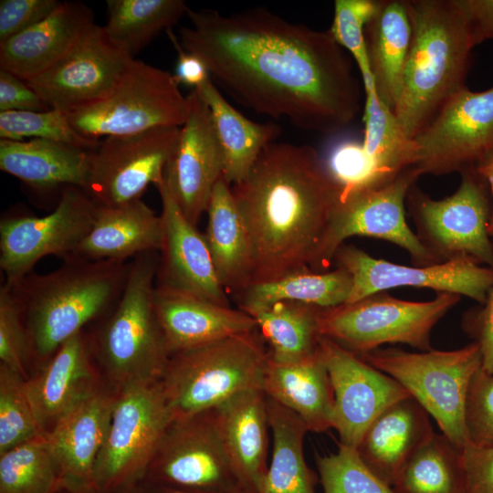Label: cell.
<instances>
[{
    "instance_id": "ba28073f",
    "label": "cell",
    "mask_w": 493,
    "mask_h": 493,
    "mask_svg": "<svg viewBox=\"0 0 493 493\" xmlns=\"http://www.w3.org/2000/svg\"><path fill=\"white\" fill-rule=\"evenodd\" d=\"M441 292L428 301H410L385 291L360 300L323 309L320 335L362 355L384 344H407L420 351L431 350V332L437 322L460 300Z\"/></svg>"
},
{
    "instance_id": "7402d4cb",
    "label": "cell",
    "mask_w": 493,
    "mask_h": 493,
    "mask_svg": "<svg viewBox=\"0 0 493 493\" xmlns=\"http://www.w3.org/2000/svg\"><path fill=\"white\" fill-rule=\"evenodd\" d=\"M117 396L118 391L101 385L47 433L65 491L98 493L93 483L94 467L110 428Z\"/></svg>"
},
{
    "instance_id": "277c9868",
    "label": "cell",
    "mask_w": 493,
    "mask_h": 493,
    "mask_svg": "<svg viewBox=\"0 0 493 493\" xmlns=\"http://www.w3.org/2000/svg\"><path fill=\"white\" fill-rule=\"evenodd\" d=\"M413 39L394 111L413 140L461 88L476 47L456 0H408Z\"/></svg>"
},
{
    "instance_id": "74e56055",
    "label": "cell",
    "mask_w": 493,
    "mask_h": 493,
    "mask_svg": "<svg viewBox=\"0 0 493 493\" xmlns=\"http://www.w3.org/2000/svg\"><path fill=\"white\" fill-rule=\"evenodd\" d=\"M108 21L103 26L109 37L134 54L162 31L172 29L189 9L182 0H108Z\"/></svg>"
},
{
    "instance_id": "1f68e13d",
    "label": "cell",
    "mask_w": 493,
    "mask_h": 493,
    "mask_svg": "<svg viewBox=\"0 0 493 493\" xmlns=\"http://www.w3.org/2000/svg\"><path fill=\"white\" fill-rule=\"evenodd\" d=\"M89 151L42 140L0 141V169L37 190L86 185Z\"/></svg>"
},
{
    "instance_id": "7c38bea8",
    "label": "cell",
    "mask_w": 493,
    "mask_h": 493,
    "mask_svg": "<svg viewBox=\"0 0 493 493\" xmlns=\"http://www.w3.org/2000/svg\"><path fill=\"white\" fill-rule=\"evenodd\" d=\"M460 173L458 188L444 199L431 198L415 184L411 187L406 202L415 234L436 263L467 260L493 268L488 184L477 167Z\"/></svg>"
},
{
    "instance_id": "d4e9b609",
    "label": "cell",
    "mask_w": 493,
    "mask_h": 493,
    "mask_svg": "<svg viewBox=\"0 0 493 493\" xmlns=\"http://www.w3.org/2000/svg\"><path fill=\"white\" fill-rule=\"evenodd\" d=\"M95 25L84 3L62 2L42 22L0 43V69L29 79L57 63Z\"/></svg>"
},
{
    "instance_id": "e0dca14e",
    "label": "cell",
    "mask_w": 493,
    "mask_h": 493,
    "mask_svg": "<svg viewBox=\"0 0 493 493\" xmlns=\"http://www.w3.org/2000/svg\"><path fill=\"white\" fill-rule=\"evenodd\" d=\"M133 59L95 25L57 63L25 81L50 109L68 112L105 97Z\"/></svg>"
},
{
    "instance_id": "ee69618b",
    "label": "cell",
    "mask_w": 493,
    "mask_h": 493,
    "mask_svg": "<svg viewBox=\"0 0 493 493\" xmlns=\"http://www.w3.org/2000/svg\"><path fill=\"white\" fill-rule=\"evenodd\" d=\"M380 3L381 0H335L333 20L329 29L334 40L356 62L363 89L374 86L368 59L365 27Z\"/></svg>"
},
{
    "instance_id": "7a4b0ae2",
    "label": "cell",
    "mask_w": 493,
    "mask_h": 493,
    "mask_svg": "<svg viewBox=\"0 0 493 493\" xmlns=\"http://www.w3.org/2000/svg\"><path fill=\"white\" fill-rule=\"evenodd\" d=\"M231 190L252 245L251 284L311 270L341 191L319 152L272 142Z\"/></svg>"
},
{
    "instance_id": "4fadbf2b",
    "label": "cell",
    "mask_w": 493,
    "mask_h": 493,
    "mask_svg": "<svg viewBox=\"0 0 493 493\" xmlns=\"http://www.w3.org/2000/svg\"><path fill=\"white\" fill-rule=\"evenodd\" d=\"M144 480L198 493H249L226 452L213 409L172 421Z\"/></svg>"
},
{
    "instance_id": "f907efd6",
    "label": "cell",
    "mask_w": 493,
    "mask_h": 493,
    "mask_svg": "<svg viewBox=\"0 0 493 493\" xmlns=\"http://www.w3.org/2000/svg\"><path fill=\"white\" fill-rule=\"evenodd\" d=\"M48 110L51 109L25 80L0 69V111Z\"/></svg>"
},
{
    "instance_id": "6f0895ef",
    "label": "cell",
    "mask_w": 493,
    "mask_h": 493,
    "mask_svg": "<svg viewBox=\"0 0 493 493\" xmlns=\"http://www.w3.org/2000/svg\"><path fill=\"white\" fill-rule=\"evenodd\" d=\"M60 493H70V492H68V491L63 490V491H61Z\"/></svg>"
},
{
    "instance_id": "11a10c76",
    "label": "cell",
    "mask_w": 493,
    "mask_h": 493,
    "mask_svg": "<svg viewBox=\"0 0 493 493\" xmlns=\"http://www.w3.org/2000/svg\"><path fill=\"white\" fill-rule=\"evenodd\" d=\"M477 170L486 180L492 198V211L488 223V233L493 236V152L477 165Z\"/></svg>"
},
{
    "instance_id": "db71d44e",
    "label": "cell",
    "mask_w": 493,
    "mask_h": 493,
    "mask_svg": "<svg viewBox=\"0 0 493 493\" xmlns=\"http://www.w3.org/2000/svg\"><path fill=\"white\" fill-rule=\"evenodd\" d=\"M478 328L482 370L493 375V285L488 294Z\"/></svg>"
},
{
    "instance_id": "f546056e",
    "label": "cell",
    "mask_w": 493,
    "mask_h": 493,
    "mask_svg": "<svg viewBox=\"0 0 493 493\" xmlns=\"http://www.w3.org/2000/svg\"><path fill=\"white\" fill-rule=\"evenodd\" d=\"M206 214L205 236L216 275L227 295L235 297L252 283L254 256L231 185L223 177L212 192Z\"/></svg>"
},
{
    "instance_id": "4316f807",
    "label": "cell",
    "mask_w": 493,
    "mask_h": 493,
    "mask_svg": "<svg viewBox=\"0 0 493 493\" xmlns=\"http://www.w3.org/2000/svg\"><path fill=\"white\" fill-rule=\"evenodd\" d=\"M163 236L161 215L142 198L115 206L98 205L89 232L66 258L126 261L142 253L159 252Z\"/></svg>"
},
{
    "instance_id": "d6986e66",
    "label": "cell",
    "mask_w": 493,
    "mask_h": 493,
    "mask_svg": "<svg viewBox=\"0 0 493 493\" xmlns=\"http://www.w3.org/2000/svg\"><path fill=\"white\" fill-rule=\"evenodd\" d=\"M319 351L333 392L332 428L340 444L356 448L383 411L410 395L391 376L326 337L320 336Z\"/></svg>"
},
{
    "instance_id": "52a82bcc",
    "label": "cell",
    "mask_w": 493,
    "mask_h": 493,
    "mask_svg": "<svg viewBox=\"0 0 493 493\" xmlns=\"http://www.w3.org/2000/svg\"><path fill=\"white\" fill-rule=\"evenodd\" d=\"M359 356L402 385L457 448L467 445V400L482 366L477 342L452 351L379 348Z\"/></svg>"
},
{
    "instance_id": "cb8c5ba5",
    "label": "cell",
    "mask_w": 493,
    "mask_h": 493,
    "mask_svg": "<svg viewBox=\"0 0 493 493\" xmlns=\"http://www.w3.org/2000/svg\"><path fill=\"white\" fill-rule=\"evenodd\" d=\"M153 305L170 355L257 330L240 309L163 286L155 285Z\"/></svg>"
},
{
    "instance_id": "f1b7e54d",
    "label": "cell",
    "mask_w": 493,
    "mask_h": 493,
    "mask_svg": "<svg viewBox=\"0 0 493 493\" xmlns=\"http://www.w3.org/2000/svg\"><path fill=\"white\" fill-rule=\"evenodd\" d=\"M265 394L297 414L309 432L332 428L333 392L328 370L318 350L292 363H267L263 378Z\"/></svg>"
},
{
    "instance_id": "2e32d148",
    "label": "cell",
    "mask_w": 493,
    "mask_h": 493,
    "mask_svg": "<svg viewBox=\"0 0 493 493\" xmlns=\"http://www.w3.org/2000/svg\"><path fill=\"white\" fill-rule=\"evenodd\" d=\"M180 127H156L139 133L105 137L89 151L84 192L99 206L139 199L159 184L178 142Z\"/></svg>"
},
{
    "instance_id": "ac0fdd59",
    "label": "cell",
    "mask_w": 493,
    "mask_h": 493,
    "mask_svg": "<svg viewBox=\"0 0 493 493\" xmlns=\"http://www.w3.org/2000/svg\"><path fill=\"white\" fill-rule=\"evenodd\" d=\"M333 260L352 278L346 303L404 286L454 293L485 303L493 285V268L467 260L409 267L375 258L345 244L336 251Z\"/></svg>"
},
{
    "instance_id": "5b68a950",
    "label": "cell",
    "mask_w": 493,
    "mask_h": 493,
    "mask_svg": "<svg viewBox=\"0 0 493 493\" xmlns=\"http://www.w3.org/2000/svg\"><path fill=\"white\" fill-rule=\"evenodd\" d=\"M158 262L155 251L133 257L118 301L89 334L94 360L116 391L159 382L171 356L153 305Z\"/></svg>"
},
{
    "instance_id": "ab89813d",
    "label": "cell",
    "mask_w": 493,
    "mask_h": 493,
    "mask_svg": "<svg viewBox=\"0 0 493 493\" xmlns=\"http://www.w3.org/2000/svg\"><path fill=\"white\" fill-rule=\"evenodd\" d=\"M63 490L59 468L46 435L0 454V493H60Z\"/></svg>"
},
{
    "instance_id": "816d5d0a",
    "label": "cell",
    "mask_w": 493,
    "mask_h": 493,
    "mask_svg": "<svg viewBox=\"0 0 493 493\" xmlns=\"http://www.w3.org/2000/svg\"><path fill=\"white\" fill-rule=\"evenodd\" d=\"M475 46L493 40V0H456Z\"/></svg>"
},
{
    "instance_id": "f35d334b",
    "label": "cell",
    "mask_w": 493,
    "mask_h": 493,
    "mask_svg": "<svg viewBox=\"0 0 493 493\" xmlns=\"http://www.w3.org/2000/svg\"><path fill=\"white\" fill-rule=\"evenodd\" d=\"M363 148L377 169L393 176L412 167L414 144L404 133L395 114L378 97L374 87L364 89Z\"/></svg>"
},
{
    "instance_id": "f5cc1de1",
    "label": "cell",
    "mask_w": 493,
    "mask_h": 493,
    "mask_svg": "<svg viewBox=\"0 0 493 493\" xmlns=\"http://www.w3.org/2000/svg\"><path fill=\"white\" fill-rule=\"evenodd\" d=\"M166 33L177 53V63L173 75L175 79L179 84L189 85L194 89L198 88L211 78L205 64L196 55L185 50L181 46L178 37L172 29H168Z\"/></svg>"
},
{
    "instance_id": "3957f363",
    "label": "cell",
    "mask_w": 493,
    "mask_h": 493,
    "mask_svg": "<svg viewBox=\"0 0 493 493\" xmlns=\"http://www.w3.org/2000/svg\"><path fill=\"white\" fill-rule=\"evenodd\" d=\"M129 266L69 257L56 270L29 273L8 285L21 309L31 358L45 363L86 324L105 316L123 290Z\"/></svg>"
},
{
    "instance_id": "9a60e30c",
    "label": "cell",
    "mask_w": 493,
    "mask_h": 493,
    "mask_svg": "<svg viewBox=\"0 0 493 493\" xmlns=\"http://www.w3.org/2000/svg\"><path fill=\"white\" fill-rule=\"evenodd\" d=\"M98 205L83 189H62L55 209L47 215H9L0 221V268L7 285L31 273L47 256L68 257L89 232Z\"/></svg>"
},
{
    "instance_id": "60d3db41",
    "label": "cell",
    "mask_w": 493,
    "mask_h": 493,
    "mask_svg": "<svg viewBox=\"0 0 493 493\" xmlns=\"http://www.w3.org/2000/svg\"><path fill=\"white\" fill-rule=\"evenodd\" d=\"M26 378L0 363V454L45 436L26 389Z\"/></svg>"
},
{
    "instance_id": "7bdbcfd3",
    "label": "cell",
    "mask_w": 493,
    "mask_h": 493,
    "mask_svg": "<svg viewBox=\"0 0 493 493\" xmlns=\"http://www.w3.org/2000/svg\"><path fill=\"white\" fill-rule=\"evenodd\" d=\"M323 493H396L362 460L355 448L338 444V450L315 456Z\"/></svg>"
},
{
    "instance_id": "44dd1931",
    "label": "cell",
    "mask_w": 493,
    "mask_h": 493,
    "mask_svg": "<svg viewBox=\"0 0 493 493\" xmlns=\"http://www.w3.org/2000/svg\"><path fill=\"white\" fill-rule=\"evenodd\" d=\"M162 203L163 244L156 285L230 306L216 275L205 234L184 215L164 179L157 184Z\"/></svg>"
},
{
    "instance_id": "8d00e7d4",
    "label": "cell",
    "mask_w": 493,
    "mask_h": 493,
    "mask_svg": "<svg viewBox=\"0 0 493 493\" xmlns=\"http://www.w3.org/2000/svg\"><path fill=\"white\" fill-rule=\"evenodd\" d=\"M393 488L396 493H466L462 450L434 433L403 466Z\"/></svg>"
},
{
    "instance_id": "30bf717a",
    "label": "cell",
    "mask_w": 493,
    "mask_h": 493,
    "mask_svg": "<svg viewBox=\"0 0 493 493\" xmlns=\"http://www.w3.org/2000/svg\"><path fill=\"white\" fill-rule=\"evenodd\" d=\"M419 177L414 167H408L379 183L341 187L311 271H326L336 251L353 236L395 244L409 253L414 266L438 264L405 219L406 197Z\"/></svg>"
},
{
    "instance_id": "6da1fadb",
    "label": "cell",
    "mask_w": 493,
    "mask_h": 493,
    "mask_svg": "<svg viewBox=\"0 0 493 493\" xmlns=\"http://www.w3.org/2000/svg\"><path fill=\"white\" fill-rule=\"evenodd\" d=\"M186 16L181 46L246 107L324 133L347 128L359 114V79L329 29H312L261 7L231 15L189 8Z\"/></svg>"
},
{
    "instance_id": "4dcf8cb0",
    "label": "cell",
    "mask_w": 493,
    "mask_h": 493,
    "mask_svg": "<svg viewBox=\"0 0 493 493\" xmlns=\"http://www.w3.org/2000/svg\"><path fill=\"white\" fill-rule=\"evenodd\" d=\"M413 39L408 0H381L365 27L371 74L379 99L394 113Z\"/></svg>"
},
{
    "instance_id": "f6af8a7d",
    "label": "cell",
    "mask_w": 493,
    "mask_h": 493,
    "mask_svg": "<svg viewBox=\"0 0 493 493\" xmlns=\"http://www.w3.org/2000/svg\"><path fill=\"white\" fill-rule=\"evenodd\" d=\"M31 349L21 309L11 288H0V361L26 378Z\"/></svg>"
},
{
    "instance_id": "681fc988",
    "label": "cell",
    "mask_w": 493,
    "mask_h": 493,
    "mask_svg": "<svg viewBox=\"0 0 493 493\" xmlns=\"http://www.w3.org/2000/svg\"><path fill=\"white\" fill-rule=\"evenodd\" d=\"M462 462L466 493H493V445L468 442Z\"/></svg>"
},
{
    "instance_id": "484cf974",
    "label": "cell",
    "mask_w": 493,
    "mask_h": 493,
    "mask_svg": "<svg viewBox=\"0 0 493 493\" xmlns=\"http://www.w3.org/2000/svg\"><path fill=\"white\" fill-rule=\"evenodd\" d=\"M212 409L228 457L249 493H259L268 467L270 432L264 391L240 392Z\"/></svg>"
},
{
    "instance_id": "83f0119b",
    "label": "cell",
    "mask_w": 493,
    "mask_h": 493,
    "mask_svg": "<svg viewBox=\"0 0 493 493\" xmlns=\"http://www.w3.org/2000/svg\"><path fill=\"white\" fill-rule=\"evenodd\" d=\"M430 418L413 397L403 398L372 422L355 449L393 487L403 466L435 433Z\"/></svg>"
},
{
    "instance_id": "836d02e7",
    "label": "cell",
    "mask_w": 493,
    "mask_h": 493,
    "mask_svg": "<svg viewBox=\"0 0 493 493\" xmlns=\"http://www.w3.org/2000/svg\"><path fill=\"white\" fill-rule=\"evenodd\" d=\"M266 397L273 444L259 493H316L318 477L304 456L307 426L292 411Z\"/></svg>"
},
{
    "instance_id": "9f6ffc18",
    "label": "cell",
    "mask_w": 493,
    "mask_h": 493,
    "mask_svg": "<svg viewBox=\"0 0 493 493\" xmlns=\"http://www.w3.org/2000/svg\"><path fill=\"white\" fill-rule=\"evenodd\" d=\"M126 493H198L142 480Z\"/></svg>"
},
{
    "instance_id": "b9f144b4",
    "label": "cell",
    "mask_w": 493,
    "mask_h": 493,
    "mask_svg": "<svg viewBox=\"0 0 493 493\" xmlns=\"http://www.w3.org/2000/svg\"><path fill=\"white\" fill-rule=\"evenodd\" d=\"M1 140L24 141L25 138L58 142L91 151L99 140L85 137L75 131L67 114L58 110L45 111H0Z\"/></svg>"
},
{
    "instance_id": "ffe728a7",
    "label": "cell",
    "mask_w": 493,
    "mask_h": 493,
    "mask_svg": "<svg viewBox=\"0 0 493 493\" xmlns=\"http://www.w3.org/2000/svg\"><path fill=\"white\" fill-rule=\"evenodd\" d=\"M187 98L188 115L163 179L184 215L196 226L223 175V161L207 104L195 89Z\"/></svg>"
},
{
    "instance_id": "e575fe53",
    "label": "cell",
    "mask_w": 493,
    "mask_h": 493,
    "mask_svg": "<svg viewBox=\"0 0 493 493\" xmlns=\"http://www.w3.org/2000/svg\"><path fill=\"white\" fill-rule=\"evenodd\" d=\"M322 308L295 301H278L249 314L267 344L268 358L279 363L305 360L319 350Z\"/></svg>"
},
{
    "instance_id": "603a6c76",
    "label": "cell",
    "mask_w": 493,
    "mask_h": 493,
    "mask_svg": "<svg viewBox=\"0 0 493 493\" xmlns=\"http://www.w3.org/2000/svg\"><path fill=\"white\" fill-rule=\"evenodd\" d=\"M89 334L72 336L26 380V389L40 427L47 433L56 423L100 386Z\"/></svg>"
},
{
    "instance_id": "bcb514c9",
    "label": "cell",
    "mask_w": 493,
    "mask_h": 493,
    "mask_svg": "<svg viewBox=\"0 0 493 493\" xmlns=\"http://www.w3.org/2000/svg\"><path fill=\"white\" fill-rule=\"evenodd\" d=\"M327 163L342 188L379 183L394 176L383 174L362 143L356 142H343L337 145Z\"/></svg>"
},
{
    "instance_id": "8992f818",
    "label": "cell",
    "mask_w": 493,
    "mask_h": 493,
    "mask_svg": "<svg viewBox=\"0 0 493 493\" xmlns=\"http://www.w3.org/2000/svg\"><path fill=\"white\" fill-rule=\"evenodd\" d=\"M267 363V349L257 330L172 354L159 383L173 419L183 418L240 392L262 389Z\"/></svg>"
},
{
    "instance_id": "8fae6325",
    "label": "cell",
    "mask_w": 493,
    "mask_h": 493,
    "mask_svg": "<svg viewBox=\"0 0 493 493\" xmlns=\"http://www.w3.org/2000/svg\"><path fill=\"white\" fill-rule=\"evenodd\" d=\"M173 420L159 382L118 391L110 428L94 467L98 493H126L144 479Z\"/></svg>"
},
{
    "instance_id": "5bb4252c",
    "label": "cell",
    "mask_w": 493,
    "mask_h": 493,
    "mask_svg": "<svg viewBox=\"0 0 493 493\" xmlns=\"http://www.w3.org/2000/svg\"><path fill=\"white\" fill-rule=\"evenodd\" d=\"M413 166L419 175H442L477 167L493 152V86H464L413 139Z\"/></svg>"
},
{
    "instance_id": "c3c4849f",
    "label": "cell",
    "mask_w": 493,
    "mask_h": 493,
    "mask_svg": "<svg viewBox=\"0 0 493 493\" xmlns=\"http://www.w3.org/2000/svg\"><path fill=\"white\" fill-rule=\"evenodd\" d=\"M61 4L58 0H1L0 43L42 22Z\"/></svg>"
},
{
    "instance_id": "d6a6232c",
    "label": "cell",
    "mask_w": 493,
    "mask_h": 493,
    "mask_svg": "<svg viewBox=\"0 0 493 493\" xmlns=\"http://www.w3.org/2000/svg\"><path fill=\"white\" fill-rule=\"evenodd\" d=\"M195 89L209 108L223 161L222 177L232 186L246 177L265 147L274 142L278 127L247 119L223 97L211 78Z\"/></svg>"
},
{
    "instance_id": "9c48e42d",
    "label": "cell",
    "mask_w": 493,
    "mask_h": 493,
    "mask_svg": "<svg viewBox=\"0 0 493 493\" xmlns=\"http://www.w3.org/2000/svg\"><path fill=\"white\" fill-rule=\"evenodd\" d=\"M188 111V98L173 75L134 58L105 97L65 113L77 132L99 140L156 127H181Z\"/></svg>"
},
{
    "instance_id": "7dc6e473",
    "label": "cell",
    "mask_w": 493,
    "mask_h": 493,
    "mask_svg": "<svg viewBox=\"0 0 493 493\" xmlns=\"http://www.w3.org/2000/svg\"><path fill=\"white\" fill-rule=\"evenodd\" d=\"M469 442L493 445V375L480 368L471 382L466 408Z\"/></svg>"
},
{
    "instance_id": "d590c367",
    "label": "cell",
    "mask_w": 493,
    "mask_h": 493,
    "mask_svg": "<svg viewBox=\"0 0 493 493\" xmlns=\"http://www.w3.org/2000/svg\"><path fill=\"white\" fill-rule=\"evenodd\" d=\"M352 278L342 267L314 272L304 269L272 281L250 284L235 296L238 309L245 312L278 301H295L329 309L346 303Z\"/></svg>"
}]
</instances>
